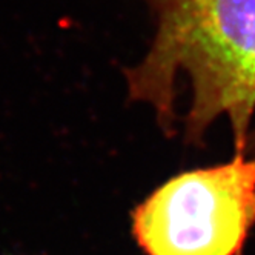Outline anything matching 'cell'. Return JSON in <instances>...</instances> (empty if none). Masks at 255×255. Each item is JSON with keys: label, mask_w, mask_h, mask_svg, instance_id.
<instances>
[{"label": "cell", "mask_w": 255, "mask_h": 255, "mask_svg": "<svg viewBox=\"0 0 255 255\" xmlns=\"http://www.w3.org/2000/svg\"><path fill=\"white\" fill-rule=\"evenodd\" d=\"M246 152L248 154H255V129L251 132L249 135V141H248V146H246Z\"/></svg>", "instance_id": "3"}, {"label": "cell", "mask_w": 255, "mask_h": 255, "mask_svg": "<svg viewBox=\"0 0 255 255\" xmlns=\"http://www.w3.org/2000/svg\"><path fill=\"white\" fill-rule=\"evenodd\" d=\"M146 2L157 28L146 56L126 72L129 97L151 106L168 129L188 91V140L200 141L226 119L235 152H246L255 114V0Z\"/></svg>", "instance_id": "1"}, {"label": "cell", "mask_w": 255, "mask_h": 255, "mask_svg": "<svg viewBox=\"0 0 255 255\" xmlns=\"http://www.w3.org/2000/svg\"><path fill=\"white\" fill-rule=\"evenodd\" d=\"M255 226V154L169 178L132 212L146 255H242Z\"/></svg>", "instance_id": "2"}]
</instances>
